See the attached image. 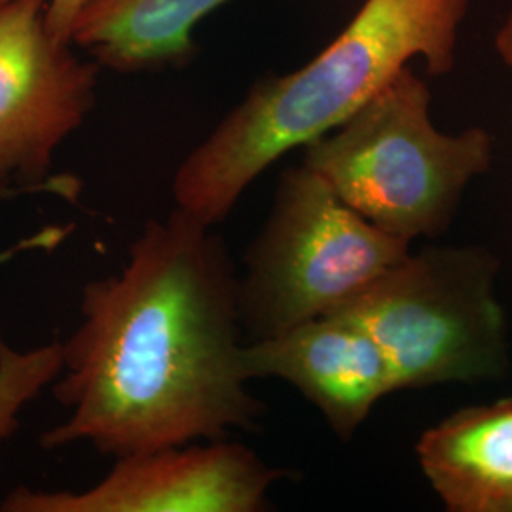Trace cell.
Returning <instances> with one entry per match:
<instances>
[{"label":"cell","mask_w":512,"mask_h":512,"mask_svg":"<svg viewBox=\"0 0 512 512\" xmlns=\"http://www.w3.org/2000/svg\"><path fill=\"white\" fill-rule=\"evenodd\" d=\"M238 277L215 226L177 207L147 222L122 270L82 291L52 384L71 416L40 446L118 459L255 431L266 406L241 365Z\"/></svg>","instance_id":"6da1fadb"},{"label":"cell","mask_w":512,"mask_h":512,"mask_svg":"<svg viewBox=\"0 0 512 512\" xmlns=\"http://www.w3.org/2000/svg\"><path fill=\"white\" fill-rule=\"evenodd\" d=\"M473 0H365L346 29L298 71L258 80L173 179L175 207L219 226L243 192L294 148L338 128L421 57L429 76L458 65Z\"/></svg>","instance_id":"7a4b0ae2"},{"label":"cell","mask_w":512,"mask_h":512,"mask_svg":"<svg viewBox=\"0 0 512 512\" xmlns=\"http://www.w3.org/2000/svg\"><path fill=\"white\" fill-rule=\"evenodd\" d=\"M431 88L408 65L338 128L304 147L302 164L385 234L414 243L442 236L465 190L490 171L494 137L482 126L444 133Z\"/></svg>","instance_id":"3957f363"},{"label":"cell","mask_w":512,"mask_h":512,"mask_svg":"<svg viewBox=\"0 0 512 512\" xmlns=\"http://www.w3.org/2000/svg\"><path fill=\"white\" fill-rule=\"evenodd\" d=\"M499 258L484 245L408 251L340 310L370 334L397 391L497 382L511 368Z\"/></svg>","instance_id":"277c9868"},{"label":"cell","mask_w":512,"mask_h":512,"mask_svg":"<svg viewBox=\"0 0 512 512\" xmlns=\"http://www.w3.org/2000/svg\"><path fill=\"white\" fill-rule=\"evenodd\" d=\"M410 247L342 202L310 167L285 169L238 277L245 342L340 310Z\"/></svg>","instance_id":"5b68a950"},{"label":"cell","mask_w":512,"mask_h":512,"mask_svg":"<svg viewBox=\"0 0 512 512\" xmlns=\"http://www.w3.org/2000/svg\"><path fill=\"white\" fill-rule=\"evenodd\" d=\"M99 69L55 37L46 0H0V192L78 198L80 181L50 169L92 112Z\"/></svg>","instance_id":"8992f818"},{"label":"cell","mask_w":512,"mask_h":512,"mask_svg":"<svg viewBox=\"0 0 512 512\" xmlns=\"http://www.w3.org/2000/svg\"><path fill=\"white\" fill-rule=\"evenodd\" d=\"M287 471L236 440H205L118 458L84 492L14 488L2 512H264Z\"/></svg>","instance_id":"52a82bcc"},{"label":"cell","mask_w":512,"mask_h":512,"mask_svg":"<svg viewBox=\"0 0 512 512\" xmlns=\"http://www.w3.org/2000/svg\"><path fill=\"white\" fill-rule=\"evenodd\" d=\"M241 365L249 380L277 378L293 385L344 442L355 437L376 404L397 393L384 351L363 327L338 313L245 342Z\"/></svg>","instance_id":"ba28073f"},{"label":"cell","mask_w":512,"mask_h":512,"mask_svg":"<svg viewBox=\"0 0 512 512\" xmlns=\"http://www.w3.org/2000/svg\"><path fill=\"white\" fill-rule=\"evenodd\" d=\"M416 456L446 511L512 512V395L448 414Z\"/></svg>","instance_id":"9c48e42d"},{"label":"cell","mask_w":512,"mask_h":512,"mask_svg":"<svg viewBox=\"0 0 512 512\" xmlns=\"http://www.w3.org/2000/svg\"><path fill=\"white\" fill-rule=\"evenodd\" d=\"M228 0H90L73 29V44L99 67L141 73L186 65L200 19Z\"/></svg>","instance_id":"30bf717a"},{"label":"cell","mask_w":512,"mask_h":512,"mask_svg":"<svg viewBox=\"0 0 512 512\" xmlns=\"http://www.w3.org/2000/svg\"><path fill=\"white\" fill-rule=\"evenodd\" d=\"M31 190L14 188L0 192V203L16 200L19 196H29ZM69 236L65 226H48L38 230L29 238L19 239L18 243L0 251V266L14 260L16 256L33 251H50ZM63 368L61 340L50 342L40 348H12L0 336V452L4 444L18 431L19 414L27 404L33 403L42 395L46 387H52Z\"/></svg>","instance_id":"8fae6325"},{"label":"cell","mask_w":512,"mask_h":512,"mask_svg":"<svg viewBox=\"0 0 512 512\" xmlns=\"http://www.w3.org/2000/svg\"><path fill=\"white\" fill-rule=\"evenodd\" d=\"M48 2V25L61 42L73 44V29L76 19L90 0H46Z\"/></svg>","instance_id":"7c38bea8"},{"label":"cell","mask_w":512,"mask_h":512,"mask_svg":"<svg viewBox=\"0 0 512 512\" xmlns=\"http://www.w3.org/2000/svg\"><path fill=\"white\" fill-rule=\"evenodd\" d=\"M494 48L495 54L499 55L501 63L509 69L512 78V2L501 25L495 29Z\"/></svg>","instance_id":"4fadbf2b"}]
</instances>
